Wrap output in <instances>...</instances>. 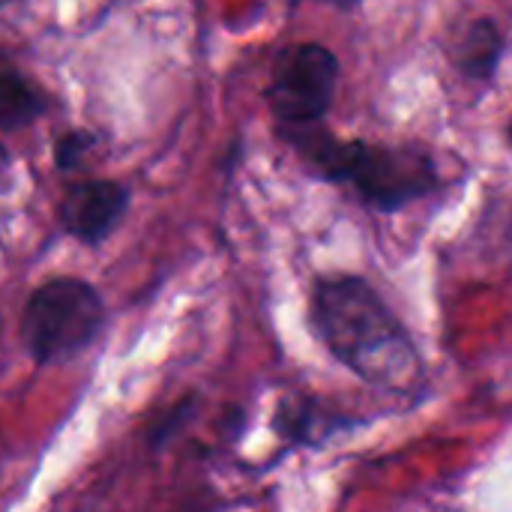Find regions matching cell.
<instances>
[{
  "label": "cell",
  "instance_id": "cell-1",
  "mask_svg": "<svg viewBox=\"0 0 512 512\" xmlns=\"http://www.w3.org/2000/svg\"><path fill=\"white\" fill-rule=\"evenodd\" d=\"M312 318L327 351L360 381L408 393L420 381V354L378 291L360 276H333L315 285Z\"/></svg>",
  "mask_w": 512,
  "mask_h": 512
},
{
  "label": "cell",
  "instance_id": "cell-2",
  "mask_svg": "<svg viewBox=\"0 0 512 512\" xmlns=\"http://www.w3.org/2000/svg\"><path fill=\"white\" fill-rule=\"evenodd\" d=\"M105 324V303L84 279H51L39 285L21 312V342L33 363L54 366L81 354Z\"/></svg>",
  "mask_w": 512,
  "mask_h": 512
},
{
  "label": "cell",
  "instance_id": "cell-3",
  "mask_svg": "<svg viewBox=\"0 0 512 512\" xmlns=\"http://www.w3.org/2000/svg\"><path fill=\"white\" fill-rule=\"evenodd\" d=\"M342 183H351L369 207L396 213L435 192L438 171L417 147H375L366 141H351Z\"/></svg>",
  "mask_w": 512,
  "mask_h": 512
},
{
  "label": "cell",
  "instance_id": "cell-4",
  "mask_svg": "<svg viewBox=\"0 0 512 512\" xmlns=\"http://www.w3.org/2000/svg\"><path fill=\"white\" fill-rule=\"evenodd\" d=\"M339 60L324 45L306 42L288 48L273 72L267 87V102L282 126L318 123L336 93Z\"/></svg>",
  "mask_w": 512,
  "mask_h": 512
},
{
  "label": "cell",
  "instance_id": "cell-5",
  "mask_svg": "<svg viewBox=\"0 0 512 512\" xmlns=\"http://www.w3.org/2000/svg\"><path fill=\"white\" fill-rule=\"evenodd\" d=\"M129 189L114 180H84L72 183L60 201V225L75 240L96 246L102 243L126 216Z\"/></svg>",
  "mask_w": 512,
  "mask_h": 512
},
{
  "label": "cell",
  "instance_id": "cell-6",
  "mask_svg": "<svg viewBox=\"0 0 512 512\" xmlns=\"http://www.w3.org/2000/svg\"><path fill=\"white\" fill-rule=\"evenodd\" d=\"M501 54H504V36L492 18L474 21L465 30L462 42L456 45V63L468 78H483V81L492 78Z\"/></svg>",
  "mask_w": 512,
  "mask_h": 512
},
{
  "label": "cell",
  "instance_id": "cell-7",
  "mask_svg": "<svg viewBox=\"0 0 512 512\" xmlns=\"http://www.w3.org/2000/svg\"><path fill=\"white\" fill-rule=\"evenodd\" d=\"M342 426H345L342 417L324 414L318 405H312L306 399H285L279 405V414H276L279 435L288 438V441H300V444L324 441V438H330Z\"/></svg>",
  "mask_w": 512,
  "mask_h": 512
},
{
  "label": "cell",
  "instance_id": "cell-8",
  "mask_svg": "<svg viewBox=\"0 0 512 512\" xmlns=\"http://www.w3.org/2000/svg\"><path fill=\"white\" fill-rule=\"evenodd\" d=\"M42 114V96L18 75L0 72V129L15 132Z\"/></svg>",
  "mask_w": 512,
  "mask_h": 512
},
{
  "label": "cell",
  "instance_id": "cell-9",
  "mask_svg": "<svg viewBox=\"0 0 512 512\" xmlns=\"http://www.w3.org/2000/svg\"><path fill=\"white\" fill-rule=\"evenodd\" d=\"M192 414H195V396L180 399L174 408H168V411L156 420V426L150 429V444H153V447H162L165 441H171V438L192 420Z\"/></svg>",
  "mask_w": 512,
  "mask_h": 512
},
{
  "label": "cell",
  "instance_id": "cell-10",
  "mask_svg": "<svg viewBox=\"0 0 512 512\" xmlns=\"http://www.w3.org/2000/svg\"><path fill=\"white\" fill-rule=\"evenodd\" d=\"M93 144H96V138H93L90 132H66V135L57 141V147H54V162H57V168H60V171L78 168L81 159L93 150Z\"/></svg>",
  "mask_w": 512,
  "mask_h": 512
},
{
  "label": "cell",
  "instance_id": "cell-11",
  "mask_svg": "<svg viewBox=\"0 0 512 512\" xmlns=\"http://www.w3.org/2000/svg\"><path fill=\"white\" fill-rule=\"evenodd\" d=\"M324 3H330V6H336V9H354V6H360L363 0H324Z\"/></svg>",
  "mask_w": 512,
  "mask_h": 512
},
{
  "label": "cell",
  "instance_id": "cell-12",
  "mask_svg": "<svg viewBox=\"0 0 512 512\" xmlns=\"http://www.w3.org/2000/svg\"><path fill=\"white\" fill-rule=\"evenodd\" d=\"M6 165H9V156H6V150H3V144H0V174L6 171Z\"/></svg>",
  "mask_w": 512,
  "mask_h": 512
},
{
  "label": "cell",
  "instance_id": "cell-13",
  "mask_svg": "<svg viewBox=\"0 0 512 512\" xmlns=\"http://www.w3.org/2000/svg\"><path fill=\"white\" fill-rule=\"evenodd\" d=\"M9 3H15V0H0V9H3V6H9Z\"/></svg>",
  "mask_w": 512,
  "mask_h": 512
},
{
  "label": "cell",
  "instance_id": "cell-14",
  "mask_svg": "<svg viewBox=\"0 0 512 512\" xmlns=\"http://www.w3.org/2000/svg\"><path fill=\"white\" fill-rule=\"evenodd\" d=\"M195 512H207V510H195Z\"/></svg>",
  "mask_w": 512,
  "mask_h": 512
}]
</instances>
